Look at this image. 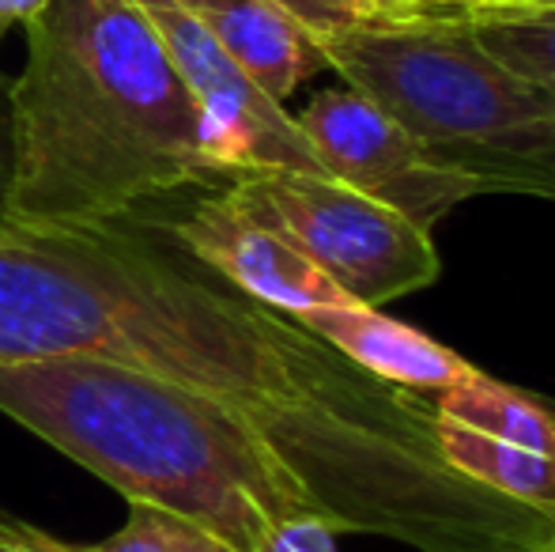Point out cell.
I'll return each mask as SVG.
<instances>
[{
    "label": "cell",
    "mask_w": 555,
    "mask_h": 552,
    "mask_svg": "<svg viewBox=\"0 0 555 552\" xmlns=\"http://www.w3.org/2000/svg\"><path fill=\"white\" fill-rule=\"evenodd\" d=\"M88 360L231 406L336 534L420 552H533L548 518L442 462L424 394L117 223L0 228V363Z\"/></svg>",
    "instance_id": "6da1fadb"
},
{
    "label": "cell",
    "mask_w": 555,
    "mask_h": 552,
    "mask_svg": "<svg viewBox=\"0 0 555 552\" xmlns=\"http://www.w3.org/2000/svg\"><path fill=\"white\" fill-rule=\"evenodd\" d=\"M8 84V228L117 223L208 182L201 118L132 0H53Z\"/></svg>",
    "instance_id": "7a4b0ae2"
},
{
    "label": "cell",
    "mask_w": 555,
    "mask_h": 552,
    "mask_svg": "<svg viewBox=\"0 0 555 552\" xmlns=\"http://www.w3.org/2000/svg\"><path fill=\"white\" fill-rule=\"evenodd\" d=\"M0 413L144 503L254 552L269 526L318 515L314 496L231 406L88 360L0 363Z\"/></svg>",
    "instance_id": "3957f363"
},
{
    "label": "cell",
    "mask_w": 555,
    "mask_h": 552,
    "mask_svg": "<svg viewBox=\"0 0 555 552\" xmlns=\"http://www.w3.org/2000/svg\"><path fill=\"white\" fill-rule=\"evenodd\" d=\"M344 88L386 111L435 163L483 193L555 201V106L442 12L322 38Z\"/></svg>",
    "instance_id": "277c9868"
},
{
    "label": "cell",
    "mask_w": 555,
    "mask_h": 552,
    "mask_svg": "<svg viewBox=\"0 0 555 552\" xmlns=\"http://www.w3.org/2000/svg\"><path fill=\"white\" fill-rule=\"evenodd\" d=\"M227 190L280 228L348 299L382 307L435 284L442 261L431 231L322 175L261 170Z\"/></svg>",
    "instance_id": "5b68a950"
},
{
    "label": "cell",
    "mask_w": 555,
    "mask_h": 552,
    "mask_svg": "<svg viewBox=\"0 0 555 552\" xmlns=\"http://www.w3.org/2000/svg\"><path fill=\"white\" fill-rule=\"evenodd\" d=\"M159 35L175 73L182 76L201 118V147L216 178L295 170L325 175L322 159L302 137L295 114L269 99L208 35V27L185 8V0H132Z\"/></svg>",
    "instance_id": "8992f818"
},
{
    "label": "cell",
    "mask_w": 555,
    "mask_h": 552,
    "mask_svg": "<svg viewBox=\"0 0 555 552\" xmlns=\"http://www.w3.org/2000/svg\"><path fill=\"white\" fill-rule=\"evenodd\" d=\"M299 129L325 175L431 231L446 213L480 197L473 178L435 163L386 111L351 88H325L299 114Z\"/></svg>",
    "instance_id": "52a82bcc"
},
{
    "label": "cell",
    "mask_w": 555,
    "mask_h": 552,
    "mask_svg": "<svg viewBox=\"0 0 555 552\" xmlns=\"http://www.w3.org/2000/svg\"><path fill=\"white\" fill-rule=\"evenodd\" d=\"M167 235L190 261L276 314L295 318L314 307L356 303L284 231L249 213L231 190L201 197L170 223Z\"/></svg>",
    "instance_id": "ba28073f"
},
{
    "label": "cell",
    "mask_w": 555,
    "mask_h": 552,
    "mask_svg": "<svg viewBox=\"0 0 555 552\" xmlns=\"http://www.w3.org/2000/svg\"><path fill=\"white\" fill-rule=\"evenodd\" d=\"M295 322L371 378L412 394L442 390L473 371V363H465L453 348L427 337L424 330H412V325L382 314L378 307H363V303L302 310V314H295Z\"/></svg>",
    "instance_id": "9c48e42d"
},
{
    "label": "cell",
    "mask_w": 555,
    "mask_h": 552,
    "mask_svg": "<svg viewBox=\"0 0 555 552\" xmlns=\"http://www.w3.org/2000/svg\"><path fill=\"white\" fill-rule=\"evenodd\" d=\"M223 53L276 103L330 68L325 50L310 30L269 0H185Z\"/></svg>",
    "instance_id": "30bf717a"
},
{
    "label": "cell",
    "mask_w": 555,
    "mask_h": 552,
    "mask_svg": "<svg viewBox=\"0 0 555 552\" xmlns=\"http://www.w3.org/2000/svg\"><path fill=\"white\" fill-rule=\"evenodd\" d=\"M404 12L457 15L499 65L555 106V4L548 0H416Z\"/></svg>",
    "instance_id": "8fae6325"
},
{
    "label": "cell",
    "mask_w": 555,
    "mask_h": 552,
    "mask_svg": "<svg viewBox=\"0 0 555 552\" xmlns=\"http://www.w3.org/2000/svg\"><path fill=\"white\" fill-rule=\"evenodd\" d=\"M431 432L442 462L457 477L473 480L476 488L499 496V500H511L544 518H555V458L499 442L491 435H480L442 416H435Z\"/></svg>",
    "instance_id": "7c38bea8"
},
{
    "label": "cell",
    "mask_w": 555,
    "mask_h": 552,
    "mask_svg": "<svg viewBox=\"0 0 555 552\" xmlns=\"http://www.w3.org/2000/svg\"><path fill=\"white\" fill-rule=\"evenodd\" d=\"M435 416L453 420L461 427H473L480 435H491L511 447L533 450V454L555 458V413L529 394L499 383L473 368L465 378L424 394Z\"/></svg>",
    "instance_id": "4fadbf2b"
},
{
    "label": "cell",
    "mask_w": 555,
    "mask_h": 552,
    "mask_svg": "<svg viewBox=\"0 0 555 552\" xmlns=\"http://www.w3.org/2000/svg\"><path fill=\"white\" fill-rule=\"evenodd\" d=\"M83 552H238L223 538L201 530L197 523H185L159 508L129 503V518L111 538L83 545Z\"/></svg>",
    "instance_id": "5bb4252c"
},
{
    "label": "cell",
    "mask_w": 555,
    "mask_h": 552,
    "mask_svg": "<svg viewBox=\"0 0 555 552\" xmlns=\"http://www.w3.org/2000/svg\"><path fill=\"white\" fill-rule=\"evenodd\" d=\"M280 12H287L302 30L322 42V38H336L348 35V30H363L374 27V23H386L389 8H382L378 0H269Z\"/></svg>",
    "instance_id": "9a60e30c"
},
{
    "label": "cell",
    "mask_w": 555,
    "mask_h": 552,
    "mask_svg": "<svg viewBox=\"0 0 555 552\" xmlns=\"http://www.w3.org/2000/svg\"><path fill=\"white\" fill-rule=\"evenodd\" d=\"M254 552H336V530L318 515H295L269 526Z\"/></svg>",
    "instance_id": "2e32d148"
},
{
    "label": "cell",
    "mask_w": 555,
    "mask_h": 552,
    "mask_svg": "<svg viewBox=\"0 0 555 552\" xmlns=\"http://www.w3.org/2000/svg\"><path fill=\"white\" fill-rule=\"evenodd\" d=\"M0 552H83V545H68L42 526L0 511Z\"/></svg>",
    "instance_id": "e0dca14e"
},
{
    "label": "cell",
    "mask_w": 555,
    "mask_h": 552,
    "mask_svg": "<svg viewBox=\"0 0 555 552\" xmlns=\"http://www.w3.org/2000/svg\"><path fill=\"white\" fill-rule=\"evenodd\" d=\"M53 0H0V42H4L8 30L27 27V23L38 20Z\"/></svg>",
    "instance_id": "ac0fdd59"
},
{
    "label": "cell",
    "mask_w": 555,
    "mask_h": 552,
    "mask_svg": "<svg viewBox=\"0 0 555 552\" xmlns=\"http://www.w3.org/2000/svg\"><path fill=\"white\" fill-rule=\"evenodd\" d=\"M4 197H8V133L0 129V228H4Z\"/></svg>",
    "instance_id": "d6986e66"
},
{
    "label": "cell",
    "mask_w": 555,
    "mask_h": 552,
    "mask_svg": "<svg viewBox=\"0 0 555 552\" xmlns=\"http://www.w3.org/2000/svg\"><path fill=\"white\" fill-rule=\"evenodd\" d=\"M382 8H389V12H404V8H412L416 0H378Z\"/></svg>",
    "instance_id": "ffe728a7"
},
{
    "label": "cell",
    "mask_w": 555,
    "mask_h": 552,
    "mask_svg": "<svg viewBox=\"0 0 555 552\" xmlns=\"http://www.w3.org/2000/svg\"><path fill=\"white\" fill-rule=\"evenodd\" d=\"M541 552H555V518H552V534H548V541L541 545Z\"/></svg>",
    "instance_id": "44dd1931"
},
{
    "label": "cell",
    "mask_w": 555,
    "mask_h": 552,
    "mask_svg": "<svg viewBox=\"0 0 555 552\" xmlns=\"http://www.w3.org/2000/svg\"><path fill=\"white\" fill-rule=\"evenodd\" d=\"M548 4H555V0H548Z\"/></svg>",
    "instance_id": "7402d4cb"
}]
</instances>
